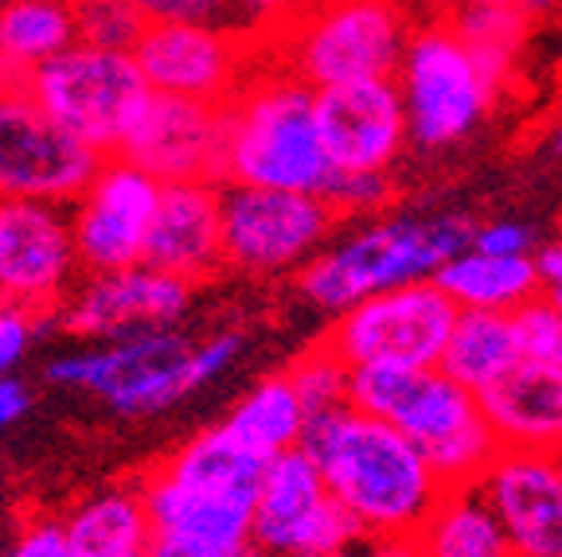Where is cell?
Instances as JSON below:
<instances>
[{
	"mask_svg": "<svg viewBox=\"0 0 562 557\" xmlns=\"http://www.w3.org/2000/svg\"><path fill=\"white\" fill-rule=\"evenodd\" d=\"M223 192V265L250 277L305 270L336 238L344 218L321 192H278L220 183Z\"/></svg>",
	"mask_w": 562,
	"mask_h": 557,
	"instance_id": "30bf717a",
	"label": "cell"
},
{
	"mask_svg": "<svg viewBox=\"0 0 562 557\" xmlns=\"http://www.w3.org/2000/svg\"><path fill=\"white\" fill-rule=\"evenodd\" d=\"M145 262L192 281V285L223 270L220 183H165V195H160L157 218H153L149 230V246H145Z\"/></svg>",
	"mask_w": 562,
	"mask_h": 557,
	"instance_id": "44dd1931",
	"label": "cell"
},
{
	"mask_svg": "<svg viewBox=\"0 0 562 557\" xmlns=\"http://www.w3.org/2000/svg\"><path fill=\"white\" fill-rule=\"evenodd\" d=\"M301 448L321 464L363 538L414 534L446 491V479L411 436L356 406L313 413Z\"/></svg>",
	"mask_w": 562,
	"mask_h": 557,
	"instance_id": "6da1fadb",
	"label": "cell"
},
{
	"mask_svg": "<svg viewBox=\"0 0 562 557\" xmlns=\"http://www.w3.org/2000/svg\"><path fill=\"white\" fill-rule=\"evenodd\" d=\"M266 47L231 24H149L137 39V55L145 79L157 94L192 98V102L227 105L258 67Z\"/></svg>",
	"mask_w": 562,
	"mask_h": 557,
	"instance_id": "9a60e30c",
	"label": "cell"
},
{
	"mask_svg": "<svg viewBox=\"0 0 562 557\" xmlns=\"http://www.w3.org/2000/svg\"><path fill=\"white\" fill-rule=\"evenodd\" d=\"M67 203L0 195V300L35 320L63 308L82 277Z\"/></svg>",
	"mask_w": 562,
	"mask_h": 557,
	"instance_id": "4fadbf2b",
	"label": "cell"
},
{
	"mask_svg": "<svg viewBox=\"0 0 562 557\" xmlns=\"http://www.w3.org/2000/svg\"><path fill=\"white\" fill-rule=\"evenodd\" d=\"M473 246L476 250H488V253H536L539 250L531 227L512 223V218H501V223H476Z\"/></svg>",
	"mask_w": 562,
	"mask_h": 557,
	"instance_id": "74e56055",
	"label": "cell"
},
{
	"mask_svg": "<svg viewBox=\"0 0 562 557\" xmlns=\"http://www.w3.org/2000/svg\"><path fill=\"white\" fill-rule=\"evenodd\" d=\"M59 519L75 557H137L157 542L140 484H105L87 491Z\"/></svg>",
	"mask_w": 562,
	"mask_h": 557,
	"instance_id": "603a6c76",
	"label": "cell"
},
{
	"mask_svg": "<svg viewBox=\"0 0 562 557\" xmlns=\"http://www.w3.org/2000/svg\"><path fill=\"white\" fill-rule=\"evenodd\" d=\"M434 281L457 308H484V312H516L531 296L543 293L536 253H488L476 246L449 258L434 273Z\"/></svg>",
	"mask_w": 562,
	"mask_h": 557,
	"instance_id": "cb8c5ba5",
	"label": "cell"
},
{
	"mask_svg": "<svg viewBox=\"0 0 562 557\" xmlns=\"http://www.w3.org/2000/svg\"><path fill=\"white\" fill-rule=\"evenodd\" d=\"M516 557H554L562 549V468L559 453L496 448L476 476Z\"/></svg>",
	"mask_w": 562,
	"mask_h": 557,
	"instance_id": "ffe728a7",
	"label": "cell"
},
{
	"mask_svg": "<svg viewBox=\"0 0 562 557\" xmlns=\"http://www.w3.org/2000/svg\"><path fill=\"white\" fill-rule=\"evenodd\" d=\"M473 235L476 223L465 211L368 218L316 253L297 273V288L313 308L340 316L386 288L434 281L449 258L473 246Z\"/></svg>",
	"mask_w": 562,
	"mask_h": 557,
	"instance_id": "5b68a950",
	"label": "cell"
},
{
	"mask_svg": "<svg viewBox=\"0 0 562 557\" xmlns=\"http://www.w3.org/2000/svg\"><path fill=\"white\" fill-rule=\"evenodd\" d=\"M336 557H360V549L351 546V549H344V554H336Z\"/></svg>",
	"mask_w": 562,
	"mask_h": 557,
	"instance_id": "bcb514c9",
	"label": "cell"
},
{
	"mask_svg": "<svg viewBox=\"0 0 562 557\" xmlns=\"http://www.w3.org/2000/svg\"><path fill=\"white\" fill-rule=\"evenodd\" d=\"M4 90H9V87H4V79H0V98H4Z\"/></svg>",
	"mask_w": 562,
	"mask_h": 557,
	"instance_id": "c3c4849f",
	"label": "cell"
},
{
	"mask_svg": "<svg viewBox=\"0 0 562 557\" xmlns=\"http://www.w3.org/2000/svg\"><path fill=\"white\" fill-rule=\"evenodd\" d=\"M476 398L501 448L562 453V363L524 359Z\"/></svg>",
	"mask_w": 562,
	"mask_h": 557,
	"instance_id": "7402d4cb",
	"label": "cell"
},
{
	"mask_svg": "<svg viewBox=\"0 0 562 557\" xmlns=\"http://www.w3.org/2000/svg\"><path fill=\"white\" fill-rule=\"evenodd\" d=\"M551 152H554V157H562V117H559V125H554V133H551Z\"/></svg>",
	"mask_w": 562,
	"mask_h": 557,
	"instance_id": "f6af8a7d",
	"label": "cell"
},
{
	"mask_svg": "<svg viewBox=\"0 0 562 557\" xmlns=\"http://www.w3.org/2000/svg\"><path fill=\"white\" fill-rule=\"evenodd\" d=\"M102 152L63 129L24 90L0 98V195L44 203H75L94 172Z\"/></svg>",
	"mask_w": 562,
	"mask_h": 557,
	"instance_id": "5bb4252c",
	"label": "cell"
},
{
	"mask_svg": "<svg viewBox=\"0 0 562 557\" xmlns=\"http://www.w3.org/2000/svg\"><path fill=\"white\" fill-rule=\"evenodd\" d=\"M24 90L63 129L94 145L102 157L122 152L125 137L153 98L137 55L98 44H70L24 79Z\"/></svg>",
	"mask_w": 562,
	"mask_h": 557,
	"instance_id": "ba28073f",
	"label": "cell"
},
{
	"mask_svg": "<svg viewBox=\"0 0 562 557\" xmlns=\"http://www.w3.org/2000/svg\"><path fill=\"white\" fill-rule=\"evenodd\" d=\"M348 406L411 436L446 484H473L501 448L481 398L446 366H351Z\"/></svg>",
	"mask_w": 562,
	"mask_h": 557,
	"instance_id": "8992f818",
	"label": "cell"
},
{
	"mask_svg": "<svg viewBox=\"0 0 562 557\" xmlns=\"http://www.w3.org/2000/svg\"><path fill=\"white\" fill-rule=\"evenodd\" d=\"M290 378L297 386L301 401H305L308 418L313 413H328V410H340L348 406V390H351V366L328 348L325 340L313 343L308 351H301L290 366Z\"/></svg>",
	"mask_w": 562,
	"mask_h": 557,
	"instance_id": "f546056e",
	"label": "cell"
},
{
	"mask_svg": "<svg viewBox=\"0 0 562 557\" xmlns=\"http://www.w3.org/2000/svg\"><path fill=\"white\" fill-rule=\"evenodd\" d=\"M157 557H270L266 549H258L255 542H243V546L227 549H203V546H172V542H153Z\"/></svg>",
	"mask_w": 562,
	"mask_h": 557,
	"instance_id": "b9f144b4",
	"label": "cell"
},
{
	"mask_svg": "<svg viewBox=\"0 0 562 557\" xmlns=\"http://www.w3.org/2000/svg\"><path fill=\"white\" fill-rule=\"evenodd\" d=\"M227 148L223 183L278 187V192H325L333 160L316 125V90L262 52L238 94L223 105Z\"/></svg>",
	"mask_w": 562,
	"mask_h": 557,
	"instance_id": "277c9868",
	"label": "cell"
},
{
	"mask_svg": "<svg viewBox=\"0 0 562 557\" xmlns=\"http://www.w3.org/2000/svg\"><path fill=\"white\" fill-rule=\"evenodd\" d=\"M35 343V316L20 308H0V378L12 375Z\"/></svg>",
	"mask_w": 562,
	"mask_h": 557,
	"instance_id": "8d00e7d4",
	"label": "cell"
},
{
	"mask_svg": "<svg viewBox=\"0 0 562 557\" xmlns=\"http://www.w3.org/2000/svg\"><path fill=\"white\" fill-rule=\"evenodd\" d=\"M192 281L137 262L110 273H82L55 320L82 343L117 340L133 331L176 328L192 308Z\"/></svg>",
	"mask_w": 562,
	"mask_h": 557,
	"instance_id": "2e32d148",
	"label": "cell"
},
{
	"mask_svg": "<svg viewBox=\"0 0 562 557\" xmlns=\"http://www.w3.org/2000/svg\"><path fill=\"white\" fill-rule=\"evenodd\" d=\"M223 425H227L250 453L270 464L273 456L301 448L308 410H305V401H301L297 386H293L290 371H278V375L258 378V383L231 406Z\"/></svg>",
	"mask_w": 562,
	"mask_h": 557,
	"instance_id": "4316f807",
	"label": "cell"
},
{
	"mask_svg": "<svg viewBox=\"0 0 562 557\" xmlns=\"http://www.w3.org/2000/svg\"><path fill=\"white\" fill-rule=\"evenodd\" d=\"M305 0H231V27L246 32L258 44H270L281 27L301 12Z\"/></svg>",
	"mask_w": 562,
	"mask_h": 557,
	"instance_id": "836d02e7",
	"label": "cell"
},
{
	"mask_svg": "<svg viewBox=\"0 0 562 557\" xmlns=\"http://www.w3.org/2000/svg\"><path fill=\"white\" fill-rule=\"evenodd\" d=\"M562 0H516V9L527 12V16H547V12L559 9Z\"/></svg>",
	"mask_w": 562,
	"mask_h": 557,
	"instance_id": "7bdbcfd3",
	"label": "cell"
},
{
	"mask_svg": "<svg viewBox=\"0 0 562 557\" xmlns=\"http://www.w3.org/2000/svg\"><path fill=\"white\" fill-rule=\"evenodd\" d=\"M559 468H562V453H559Z\"/></svg>",
	"mask_w": 562,
	"mask_h": 557,
	"instance_id": "681fc988",
	"label": "cell"
},
{
	"mask_svg": "<svg viewBox=\"0 0 562 557\" xmlns=\"http://www.w3.org/2000/svg\"><path fill=\"white\" fill-rule=\"evenodd\" d=\"M457 312L461 308L441 293L438 281H418V285L375 293L360 305H351L348 312L333 316L325 343L348 366H438Z\"/></svg>",
	"mask_w": 562,
	"mask_h": 557,
	"instance_id": "8fae6325",
	"label": "cell"
},
{
	"mask_svg": "<svg viewBox=\"0 0 562 557\" xmlns=\"http://www.w3.org/2000/svg\"><path fill=\"white\" fill-rule=\"evenodd\" d=\"M70 44H79L75 0H4L0 4V79L20 90L35 67H44Z\"/></svg>",
	"mask_w": 562,
	"mask_h": 557,
	"instance_id": "484cf974",
	"label": "cell"
},
{
	"mask_svg": "<svg viewBox=\"0 0 562 557\" xmlns=\"http://www.w3.org/2000/svg\"><path fill=\"white\" fill-rule=\"evenodd\" d=\"M512 316H516L524 359H531V363H562V316L543 293L531 296Z\"/></svg>",
	"mask_w": 562,
	"mask_h": 557,
	"instance_id": "d6a6232c",
	"label": "cell"
},
{
	"mask_svg": "<svg viewBox=\"0 0 562 557\" xmlns=\"http://www.w3.org/2000/svg\"><path fill=\"white\" fill-rule=\"evenodd\" d=\"M165 183L125 157H105L87 192L70 203L75 242L87 273H110L145 262L153 218Z\"/></svg>",
	"mask_w": 562,
	"mask_h": 557,
	"instance_id": "e0dca14e",
	"label": "cell"
},
{
	"mask_svg": "<svg viewBox=\"0 0 562 557\" xmlns=\"http://www.w3.org/2000/svg\"><path fill=\"white\" fill-rule=\"evenodd\" d=\"M325 195L340 218H379L391 203H395V180L391 172H333V180L325 183Z\"/></svg>",
	"mask_w": 562,
	"mask_h": 557,
	"instance_id": "1f68e13d",
	"label": "cell"
},
{
	"mask_svg": "<svg viewBox=\"0 0 562 557\" xmlns=\"http://www.w3.org/2000/svg\"><path fill=\"white\" fill-rule=\"evenodd\" d=\"M461 9H488V4H516V0H457Z\"/></svg>",
	"mask_w": 562,
	"mask_h": 557,
	"instance_id": "ee69618b",
	"label": "cell"
},
{
	"mask_svg": "<svg viewBox=\"0 0 562 557\" xmlns=\"http://www.w3.org/2000/svg\"><path fill=\"white\" fill-rule=\"evenodd\" d=\"M27 410H32V386L16 375L0 378V429L16 425L20 418H27Z\"/></svg>",
	"mask_w": 562,
	"mask_h": 557,
	"instance_id": "ab89813d",
	"label": "cell"
},
{
	"mask_svg": "<svg viewBox=\"0 0 562 557\" xmlns=\"http://www.w3.org/2000/svg\"><path fill=\"white\" fill-rule=\"evenodd\" d=\"M398 0H305L266 44V55L313 90L395 79L411 44Z\"/></svg>",
	"mask_w": 562,
	"mask_h": 557,
	"instance_id": "52a82bcc",
	"label": "cell"
},
{
	"mask_svg": "<svg viewBox=\"0 0 562 557\" xmlns=\"http://www.w3.org/2000/svg\"><path fill=\"white\" fill-rule=\"evenodd\" d=\"M243 355V331H211L192 340L180 328H153L63 351L44 378L102 401L117 418H153L223 378Z\"/></svg>",
	"mask_w": 562,
	"mask_h": 557,
	"instance_id": "7a4b0ae2",
	"label": "cell"
},
{
	"mask_svg": "<svg viewBox=\"0 0 562 557\" xmlns=\"http://www.w3.org/2000/svg\"><path fill=\"white\" fill-rule=\"evenodd\" d=\"M395 82L411 122V145L426 152L469 140L501 98L469 44L457 35L453 20L426 24L411 35Z\"/></svg>",
	"mask_w": 562,
	"mask_h": 557,
	"instance_id": "9c48e42d",
	"label": "cell"
},
{
	"mask_svg": "<svg viewBox=\"0 0 562 557\" xmlns=\"http://www.w3.org/2000/svg\"><path fill=\"white\" fill-rule=\"evenodd\" d=\"M250 542L270 557H336L360 546L363 534L333 496L321 464L305 448H290L262 471Z\"/></svg>",
	"mask_w": 562,
	"mask_h": 557,
	"instance_id": "7c38bea8",
	"label": "cell"
},
{
	"mask_svg": "<svg viewBox=\"0 0 562 557\" xmlns=\"http://www.w3.org/2000/svg\"><path fill=\"white\" fill-rule=\"evenodd\" d=\"M137 557H157V549H145V554H137Z\"/></svg>",
	"mask_w": 562,
	"mask_h": 557,
	"instance_id": "7dc6e473",
	"label": "cell"
},
{
	"mask_svg": "<svg viewBox=\"0 0 562 557\" xmlns=\"http://www.w3.org/2000/svg\"><path fill=\"white\" fill-rule=\"evenodd\" d=\"M149 24H172V20H192V24H231V0H133Z\"/></svg>",
	"mask_w": 562,
	"mask_h": 557,
	"instance_id": "d590c367",
	"label": "cell"
},
{
	"mask_svg": "<svg viewBox=\"0 0 562 557\" xmlns=\"http://www.w3.org/2000/svg\"><path fill=\"white\" fill-rule=\"evenodd\" d=\"M223 148H227L223 105L153 90L145 114L137 117L117 157L140 164L160 183H223Z\"/></svg>",
	"mask_w": 562,
	"mask_h": 557,
	"instance_id": "d6986e66",
	"label": "cell"
},
{
	"mask_svg": "<svg viewBox=\"0 0 562 557\" xmlns=\"http://www.w3.org/2000/svg\"><path fill=\"white\" fill-rule=\"evenodd\" d=\"M516 363H524L516 316L461 308L438 366H446L449 375L461 386H469L473 394H484L496 378L508 375Z\"/></svg>",
	"mask_w": 562,
	"mask_h": 557,
	"instance_id": "83f0119b",
	"label": "cell"
},
{
	"mask_svg": "<svg viewBox=\"0 0 562 557\" xmlns=\"http://www.w3.org/2000/svg\"><path fill=\"white\" fill-rule=\"evenodd\" d=\"M75 20H79V39L117 52H133L149 27L133 0H75Z\"/></svg>",
	"mask_w": 562,
	"mask_h": 557,
	"instance_id": "4dcf8cb0",
	"label": "cell"
},
{
	"mask_svg": "<svg viewBox=\"0 0 562 557\" xmlns=\"http://www.w3.org/2000/svg\"><path fill=\"white\" fill-rule=\"evenodd\" d=\"M422 557H516L481 484H446L434 511L414 531Z\"/></svg>",
	"mask_w": 562,
	"mask_h": 557,
	"instance_id": "d4e9b609",
	"label": "cell"
},
{
	"mask_svg": "<svg viewBox=\"0 0 562 557\" xmlns=\"http://www.w3.org/2000/svg\"><path fill=\"white\" fill-rule=\"evenodd\" d=\"M316 125L336 172H395L411 122L395 79L316 90Z\"/></svg>",
	"mask_w": 562,
	"mask_h": 557,
	"instance_id": "ac0fdd59",
	"label": "cell"
},
{
	"mask_svg": "<svg viewBox=\"0 0 562 557\" xmlns=\"http://www.w3.org/2000/svg\"><path fill=\"white\" fill-rule=\"evenodd\" d=\"M527 12H519L516 4H488V9H461L453 16L457 35L469 44L473 59L481 62V70L488 75V82L496 90L508 87L512 70H516V55L524 47L527 35Z\"/></svg>",
	"mask_w": 562,
	"mask_h": 557,
	"instance_id": "f1b7e54d",
	"label": "cell"
},
{
	"mask_svg": "<svg viewBox=\"0 0 562 557\" xmlns=\"http://www.w3.org/2000/svg\"><path fill=\"white\" fill-rule=\"evenodd\" d=\"M554 557H562V549H559V554H554Z\"/></svg>",
	"mask_w": 562,
	"mask_h": 557,
	"instance_id": "f907efd6",
	"label": "cell"
},
{
	"mask_svg": "<svg viewBox=\"0 0 562 557\" xmlns=\"http://www.w3.org/2000/svg\"><path fill=\"white\" fill-rule=\"evenodd\" d=\"M360 557H422V546L414 534H379V538H363Z\"/></svg>",
	"mask_w": 562,
	"mask_h": 557,
	"instance_id": "60d3db41",
	"label": "cell"
},
{
	"mask_svg": "<svg viewBox=\"0 0 562 557\" xmlns=\"http://www.w3.org/2000/svg\"><path fill=\"white\" fill-rule=\"evenodd\" d=\"M0 308H4V300H0Z\"/></svg>",
	"mask_w": 562,
	"mask_h": 557,
	"instance_id": "816d5d0a",
	"label": "cell"
},
{
	"mask_svg": "<svg viewBox=\"0 0 562 557\" xmlns=\"http://www.w3.org/2000/svg\"><path fill=\"white\" fill-rule=\"evenodd\" d=\"M262 471V456L250 453L223 421L195 433L140 479L157 542L203 549L250 542Z\"/></svg>",
	"mask_w": 562,
	"mask_h": 557,
	"instance_id": "3957f363",
	"label": "cell"
},
{
	"mask_svg": "<svg viewBox=\"0 0 562 557\" xmlns=\"http://www.w3.org/2000/svg\"><path fill=\"white\" fill-rule=\"evenodd\" d=\"M0 557H75L67 546L59 514H32L20 523V531L0 549Z\"/></svg>",
	"mask_w": 562,
	"mask_h": 557,
	"instance_id": "e575fe53",
	"label": "cell"
},
{
	"mask_svg": "<svg viewBox=\"0 0 562 557\" xmlns=\"http://www.w3.org/2000/svg\"><path fill=\"white\" fill-rule=\"evenodd\" d=\"M536 265H539V285H543V296L559 308V316H562V235L554 238V242L539 246Z\"/></svg>",
	"mask_w": 562,
	"mask_h": 557,
	"instance_id": "f35d334b",
	"label": "cell"
}]
</instances>
